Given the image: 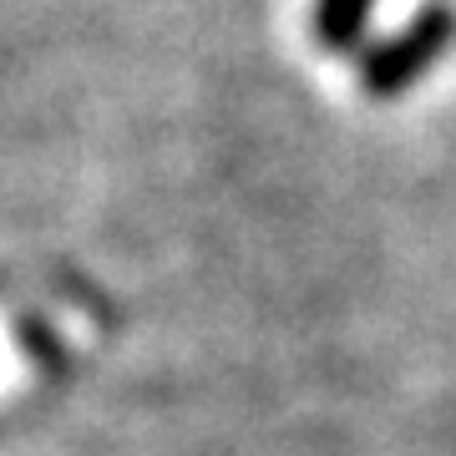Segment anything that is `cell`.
<instances>
[{"label": "cell", "mask_w": 456, "mask_h": 456, "mask_svg": "<svg viewBox=\"0 0 456 456\" xmlns=\"http://www.w3.org/2000/svg\"><path fill=\"white\" fill-rule=\"evenodd\" d=\"M452 36H456V11L452 5H446V0L421 5L391 41H380V46L365 56V66H360L365 92H370V97H401L406 86H416L426 71L446 56Z\"/></svg>", "instance_id": "obj_1"}, {"label": "cell", "mask_w": 456, "mask_h": 456, "mask_svg": "<svg viewBox=\"0 0 456 456\" xmlns=\"http://www.w3.org/2000/svg\"><path fill=\"white\" fill-rule=\"evenodd\" d=\"M375 0H314V41L325 51H355L365 26H370Z\"/></svg>", "instance_id": "obj_2"}]
</instances>
